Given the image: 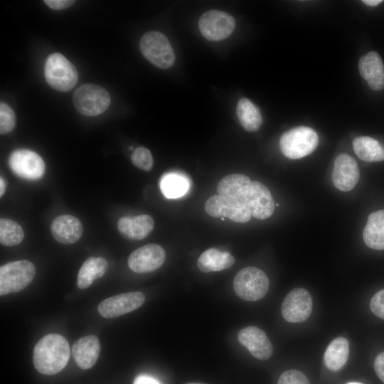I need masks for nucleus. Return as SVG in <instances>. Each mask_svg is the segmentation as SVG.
Here are the masks:
<instances>
[{
	"mask_svg": "<svg viewBox=\"0 0 384 384\" xmlns=\"http://www.w3.org/2000/svg\"><path fill=\"white\" fill-rule=\"evenodd\" d=\"M219 195L234 198L245 204L255 218L265 220L272 215L274 201L269 189L257 181L240 174H229L218 183Z\"/></svg>",
	"mask_w": 384,
	"mask_h": 384,
	"instance_id": "1",
	"label": "nucleus"
},
{
	"mask_svg": "<svg viewBox=\"0 0 384 384\" xmlns=\"http://www.w3.org/2000/svg\"><path fill=\"white\" fill-rule=\"evenodd\" d=\"M70 350L68 341L58 334H49L36 344L33 362L35 368L44 375H54L67 365Z\"/></svg>",
	"mask_w": 384,
	"mask_h": 384,
	"instance_id": "2",
	"label": "nucleus"
},
{
	"mask_svg": "<svg viewBox=\"0 0 384 384\" xmlns=\"http://www.w3.org/2000/svg\"><path fill=\"white\" fill-rule=\"evenodd\" d=\"M318 143V134L313 129L300 126L282 134L279 139V147L286 157L297 159L312 153Z\"/></svg>",
	"mask_w": 384,
	"mask_h": 384,
	"instance_id": "3",
	"label": "nucleus"
},
{
	"mask_svg": "<svg viewBox=\"0 0 384 384\" xmlns=\"http://www.w3.org/2000/svg\"><path fill=\"white\" fill-rule=\"evenodd\" d=\"M269 279L261 270L247 267L240 270L233 279L237 296L245 301L255 302L263 298L268 292Z\"/></svg>",
	"mask_w": 384,
	"mask_h": 384,
	"instance_id": "4",
	"label": "nucleus"
},
{
	"mask_svg": "<svg viewBox=\"0 0 384 384\" xmlns=\"http://www.w3.org/2000/svg\"><path fill=\"white\" fill-rule=\"evenodd\" d=\"M44 75L48 84L60 92L69 91L78 81V72L75 66L58 53H52L47 58Z\"/></svg>",
	"mask_w": 384,
	"mask_h": 384,
	"instance_id": "5",
	"label": "nucleus"
},
{
	"mask_svg": "<svg viewBox=\"0 0 384 384\" xmlns=\"http://www.w3.org/2000/svg\"><path fill=\"white\" fill-rule=\"evenodd\" d=\"M109 92L95 84H85L74 92L73 102L76 110L82 115L95 117L103 113L110 105Z\"/></svg>",
	"mask_w": 384,
	"mask_h": 384,
	"instance_id": "6",
	"label": "nucleus"
},
{
	"mask_svg": "<svg viewBox=\"0 0 384 384\" xmlns=\"http://www.w3.org/2000/svg\"><path fill=\"white\" fill-rule=\"evenodd\" d=\"M139 48L143 55L153 65L167 69L175 62V53L165 35L159 31H149L142 36Z\"/></svg>",
	"mask_w": 384,
	"mask_h": 384,
	"instance_id": "7",
	"label": "nucleus"
},
{
	"mask_svg": "<svg viewBox=\"0 0 384 384\" xmlns=\"http://www.w3.org/2000/svg\"><path fill=\"white\" fill-rule=\"evenodd\" d=\"M36 274L34 265L26 260L8 262L0 267V295L19 292L27 287Z\"/></svg>",
	"mask_w": 384,
	"mask_h": 384,
	"instance_id": "8",
	"label": "nucleus"
},
{
	"mask_svg": "<svg viewBox=\"0 0 384 384\" xmlns=\"http://www.w3.org/2000/svg\"><path fill=\"white\" fill-rule=\"evenodd\" d=\"M198 27L203 36L208 41H218L228 38L235 27V21L229 14L210 10L200 17Z\"/></svg>",
	"mask_w": 384,
	"mask_h": 384,
	"instance_id": "9",
	"label": "nucleus"
},
{
	"mask_svg": "<svg viewBox=\"0 0 384 384\" xmlns=\"http://www.w3.org/2000/svg\"><path fill=\"white\" fill-rule=\"evenodd\" d=\"M204 208L207 214L214 218H228L240 223L248 222L251 213L242 203L221 195L210 196L205 203Z\"/></svg>",
	"mask_w": 384,
	"mask_h": 384,
	"instance_id": "10",
	"label": "nucleus"
},
{
	"mask_svg": "<svg viewBox=\"0 0 384 384\" xmlns=\"http://www.w3.org/2000/svg\"><path fill=\"white\" fill-rule=\"evenodd\" d=\"M8 161L11 171L24 179L38 180L45 173L44 161L37 153L29 149L14 150L10 154Z\"/></svg>",
	"mask_w": 384,
	"mask_h": 384,
	"instance_id": "11",
	"label": "nucleus"
},
{
	"mask_svg": "<svg viewBox=\"0 0 384 384\" xmlns=\"http://www.w3.org/2000/svg\"><path fill=\"white\" fill-rule=\"evenodd\" d=\"M312 305L311 296L306 289H294L287 294L282 302V315L288 322H303L311 315Z\"/></svg>",
	"mask_w": 384,
	"mask_h": 384,
	"instance_id": "12",
	"label": "nucleus"
},
{
	"mask_svg": "<svg viewBox=\"0 0 384 384\" xmlns=\"http://www.w3.org/2000/svg\"><path fill=\"white\" fill-rule=\"evenodd\" d=\"M145 296L141 292H131L109 297L98 305L99 314L105 318H115L141 306Z\"/></svg>",
	"mask_w": 384,
	"mask_h": 384,
	"instance_id": "13",
	"label": "nucleus"
},
{
	"mask_svg": "<svg viewBox=\"0 0 384 384\" xmlns=\"http://www.w3.org/2000/svg\"><path fill=\"white\" fill-rule=\"evenodd\" d=\"M166 253L163 247L151 243L144 245L133 251L128 258L130 270L137 273L154 271L164 262Z\"/></svg>",
	"mask_w": 384,
	"mask_h": 384,
	"instance_id": "14",
	"label": "nucleus"
},
{
	"mask_svg": "<svg viewBox=\"0 0 384 384\" xmlns=\"http://www.w3.org/2000/svg\"><path fill=\"white\" fill-rule=\"evenodd\" d=\"M360 172L356 161L346 154H339L335 159L332 181L335 187L341 191H349L358 183Z\"/></svg>",
	"mask_w": 384,
	"mask_h": 384,
	"instance_id": "15",
	"label": "nucleus"
},
{
	"mask_svg": "<svg viewBox=\"0 0 384 384\" xmlns=\"http://www.w3.org/2000/svg\"><path fill=\"white\" fill-rule=\"evenodd\" d=\"M238 341L256 358L265 361L271 357L273 347L265 332L257 326H247L238 334Z\"/></svg>",
	"mask_w": 384,
	"mask_h": 384,
	"instance_id": "16",
	"label": "nucleus"
},
{
	"mask_svg": "<svg viewBox=\"0 0 384 384\" xmlns=\"http://www.w3.org/2000/svg\"><path fill=\"white\" fill-rule=\"evenodd\" d=\"M358 70L372 90L384 88V65L378 53L370 51L362 56L358 61Z\"/></svg>",
	"mask_w": 384,
	"mask_h": 384,
	"instance_id": "17",
	"label": "nucleus"
},
{
	"mask_svg": "<svg viewBox=\"0 0 384 384\" xmlns=\"http://www.w3.org/2000/svg\"><path fill=\"white\" fill-rule=\"evenodd\" d=\"M100 352V341L94 335L81 337L72 347V355L77 365L83 370L90 369L95 364Z\"/></svg>",
	"mask_w": 384,
	"mask_h": 384,
	"instance_id": "18",
	"label": "nucleus"
},
{
	"mask_svg": "<svg viewBox=\"0 0 384 384\" xmlns=\"http://www.w3.org/2000/svg\"><path fill=\"white\" fill-rule=\"evenodd\" d=\"M50 230L54 238L65 245L77 242L83 232L80 221L71 215H62L55 218L51 223Z\"/></svg>",
	"mask_w": 384,
	"mask_h": 384,
	"instance_id": "19",
	"label": "nucleus"
},
{
	"mask_svg": "<svg viewBox=\"0 0 384 384\" xmlns=\"http://www.w3.org/2000/svg\"><path fill=\"white\" fill-rule=\"evenodd\" d=\"M153 218L146 214L137 216H124L117 222L120 234L127 239L140 240L145 238L154 229Z\"/></svg>",
	"mask_w": 384,
	"mask_h": 384,
	"instance_id": "20",
	"label": "nucleus"
},
{
	"mask_svg": "<svg viewBox=\"0 0 384 384\" xmlns=\"http://www.w3.org/2000/svg\"><path fill=\"white\" fill-rule=\"evenodd\" d=\"M235 262L226 251L216 248L206 250L197 260V267L202 272H218L230 267Z\"/></svg>",
	"mask_w": 384,
	"mask_h": 384,
	"instance_id": "21",
	"label": "nucleus"
},
{
	"mask_svg": "<svg viewBox=\"0 0 384 384\" xmlns=\"http://www.w3.org/2000/svg\"><path fill=\"white\" fill-rule=\"evenodd\" d=\"M363 236L368 247L384 250V210L372 213L368 216Z\"/></svg>",
	"mask_w": 384,
	"mask_h": 384,
	"instance_id": "22",
	"label": "nucleus"
},
{
	"mask_svg": "<svg viewBox=\"0 0 384 384\" xmlns=\"http://www.w3.org/2000/svg\"><path fill=\"white\" fill-rule=\"evenodd\" d=\"M348 354V341L344 337H338L326 349L324 356L325 365L330 370L338 371L346 363Z\"/></svg>",
	"mask_w": 384,
	"mask_h": 384,
	"instance_id": "23",
	"label": "nucleus"
},
{
	"mask_svg": "<svg viewBox=\"0 0 384 384\" xmlns=\"http://www.w3.org/2000/svg\"><path fill=\"white\" fill-rule=\"evenodd\" d=\"M108 267L107 260L102 257H90L81 266L77 277V284L80 289H85L92 282L105 274Z\"/></svg>",
	"mask_w": 384,
	"mask_h": 384,
	"instance_id": "24",
	"label": "nucleus"
},
{
	"mask_svg": "<svg viewBox=\"0 0 384 384\" xmlns=\"http://www.w3.org/2000/svg\"><path fill=\"white\" fill-rule=\"evenodd\" d=\"M353 147L356 155L366 162L384 160V147L370 137H358L353 139Z\"/></svg>",
	"mask_w": 384,
	"mask_h": 384,
	"instance_id": "25",
	"label": "nucleus"
},
{
	"mask_svg": "<svg viewBox=\"0 0 384 384\" xmlns=\"http://www.w3.org/2000/svg\"><path fill=\"white\" fill-rule=\"evenodd\" d=\"M237 116L242 127L255 132L262 125V118L257 107L250 100L242 98L237 105Z\"/></svg>",
	"mask_w": 384,
	"mask_h": 384,
	"instance_id": "26",
	"label": "nucleus"
},
{
	"mask_svg": "<svg viewBox=\"0 0 384 384\" xmlns=\"http://www.w3.org/2000/svg\"><path fill=\"white\" fill-rule=\"evenodd\" d=\"M188 181L186 177L178 173L164 175L161 181L162 193L169 198H177L183 196L188 189Z\"/></svg>",
	"mask_w": 384,
	"mask_h": 384,
	"instance_id": "27",
	"label": "nucleus"
},
{
	"mask_svg": "<svg viewBox=\"0 0 384 384\" xmlns=\"http://www.w3.org/2000/svg\"><path fill=\"white\" fill-rule=\"evenodd\" d=\"M24 233L21 225L16 221L1 218L0 220V242L5 246H15L21 242Z\"/></svg>",
	"mask_w": 384,
	"mask_h": 384,
	"instance_id": "28",
	"label": "nucleus"
},
{
	"mask_svg": "<svg viewBox=\"0 0 384 384\" xmlns=\"http://www.w3.org/2000/svg\"><path fill=\"white\" fill-rule=\"evenodd\" d=\"M132 162L137 168L148 171L152 169L153 158L151 151L144 147H138L132 154Z\"/></svg>",
	"mask_w": 384,
	"mask_h": 384,
	"instance_id": "29",
	"label": "nucleus"
},
{
	"mask_svg": "<svg viewBox=\"0 0 384 384\" xmlns=\"http://www.w3.org/2000/svg\"><path fill=\"white\" fill-rule=\"evenodd\" d=\"M16 124L15 114L13 110L5 102L0 103V133L5 134L11 132Z\"/></svg>",
	"mask_w": 384,
	"mask_h": 384,
	"instance_id": "30",
	"label": "nucleus"
},
{
	"mask_svg": "<svg viewBox=\"0 0 384 384\" xmlns=\"http://www.w3.org/2000/svg\"><path fill=\"white\" fill-rule=\"evenodd\" d=\"M277 384H310V382L302 372L288 370L280 375Z\"/></svg>",
	"mask_w": 384,
	"mask_h": 384,
	"instance_id": "31",
	"label": "nucleus"
},
{
	"mask_svg": "<svg viewBox=\"0 0 384 384\" xmlns=\"http://www.w3.org/2000/svg\"><path fill=\"white\" fill-rule=\"evenodd\" d=\"M370 308L375 316L384 319V289L378 291L371 298Z\"/></svg>",
	"mask_w": 384,
	"mask_h": 384,
	"instance_id": "32",
	"label": "nucleus"
},
{
	"mask_svg": "<svg viewBox=\"0 0 384 384\" xmlns=\"http://www.w3.org/2000/svg\"><path fill=\"white\" fill-rule=\"evenodd\" d=\"M75 1L70 0H45L44 3L50 9L60 10L66 9L73 4Z\"/></svg>",
	"mask_w": 384,
	"mask_h": 384,
	"instance_id": "33",
	"label": "nucleus"
},
{
	"mask_svg": "<svg viewBox=\"0 0 384 384\" xmlns=\"http://www.w3.org/2000/svg\"><path fill=\"white\" fill-rule=\"evenodd\" d=\"M374 369L378 378L384 383V352L379 353L375 358Z\"/></svg>",
	"mask_w": 384,
	"mask_h": 384,
	"instance_id": "34",
	"label": "nucleus"
},
{
	"mask_svg": "<svg viewBox=\"0 0 384 384\" xmlns=\"http://www.w3.org/2000/svg\"><path fill=\"white\" fill-rule=\"evenodd\" d=\"M133 384H161L154 378L147 375H139L136 377Z\"/></svg>",
	"mask_w": 384,
	"mask_h": 384,
	"instance_id": "35",
	"label": "nucleus"
},
{
	"mask_svg": "<svg viewBox=\"0 0 384 384\" xmlns=\"http://www.w3.org/2000/svg\"><path fill=\"white\" fill-rule=\"evenodd\" d=\"M382 1V0H363V3L368 6H375L380 4Z\"/></svg>",
	"mask_w": 384,
	"mask_h": 384,
	"instance_id": "36",
	"label": "nucleus"
},
{
	"mask_svg": "<svg viewBox=\"0 0 384 384\" xmlns=\"http://www.w3.org/2000/svg\"><path fill=\"white\" fill-rule=\"evenodd\" d=\"M6 191V183L2 177L0 178V196H2Z\"/></svg>",
	"mask_w": 384,
	"mask_h": 384,
	"instance_id": "37",
	"label": "nucleus"
},
{
	"mask_svg": "<svg viewBox=\"0 0 384 384\" xmlns=\"http://www.w3.org/2000/svg\"><path fill=\"white\" fill-rule=\"evenodd\" d=\"M348 384H361L360 383H356V382H353V383H349Z\"/></svg>",
	"mask_w": 384,
	"mask_h": 384,
	"instance_id": "38",
	"label": "nucleus"
},
{
	"mask_svg": "<svg viewBox=\"0 0 384 384\" xmlns=\"http://www.w3.org/2000/svg\"><path fill=\"white\" fill-rule=\"evenodd\" d=\"M188 384H202V383H188Z\"/></svg>",
	"mask_w": 384,
	"mask_h": 384,
	"instance_id": "39",
	"label": "nucleus"
},
{
	"mask_svg": "<svg viewBox=\"0 0 384 384\" xmlns=\"http://www.w3.org/2000/svg\"><path fill=\"white\" fill-rule=\"evenodd\" d=\"M129 149H130V150L133 149V147H132V146H130V147H129Z\"/></svg>",
	"mask_w": 384,
	"mask_h": 384,
	"instance_id": "40",
	"label": "nucleus"
}]
</instances>
